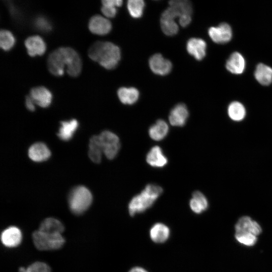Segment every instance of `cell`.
I'll use <instances>...</instances> for the list:
<instances>
[{
	"label": "cell",
	"instance_id": "obj_23",
	"mask_svg": "<svg viewBox=\"0 0 272 272\" xmlns=\"http://www.w3.org/2000/svg\"><path fill=\"white\" fill-rule=\"evenodd\" d=\"M39 231L49 234H61L64 227L62 223L54 218H48L43 220L40 225Z\"/></svg>",
	"mask_w": 272,
	"mask_h": 272
},
{
	"label": "cell",
	"instance_id": "obj_7",
	"mask_svg": "<svg viewBox=\"0 0 272 272\" xmlns=\"http://www.w3.org/2000/svg\"><path fill=\"white\" fill-rule=\"evenodd\" d=\"M208 34L212 41L218 44L229 42L233 35L231 26L226 23H222L217 27H210Z\"/></svg>",
	"mask_w": 272,
	"mask_h": 272
},
{
	"label": "cell",
	"instance_id": "obj_16",
	"mask_svg": "<svg viewBox=\"0 0 272 272\" xmlns=\"http://www.w3.org/2000/svg\"><path fill=\"white\" fill-rule=\"evenodd\" d=\"M28 54L34 56L42 55L46 49V45L43 39L38 35L28 37L24 42Z\"/></svg>",
	"mask_w": 272,
	"mask_h": 272
},
{
	"label": "cell",
	"instance_id": "obj_32",
	"mask_svg": "<svg viewBox=\"0 0 272 272\" xmlns=\"http://www.w3.org/2000/svg\"><path fill=\"white\" fill-rule=\"evenodd\" d=\"M235 237L239 243L247 246L254 245L257 241L256 236L246 232H235Z\"/></svg>",
	"mask_w": 272,
	"mask_h": 272
},
{
	"label": "cell",
	"instance_id": "obj_12",
	"mask_svg": "<svg viewBox=\"0 0 272 272\" xmlns=\"http://www.w3.org/2000/svg\"><path fill=\"white\" fill-rule=\"evenodd\" d=\"M21 230L15 226H11L3 231L1 234L3 244L8 247H14L19 245L22 240Z\"/></svg>",
	"mask_w": 272,
	"mask_h": 272
},
{
	"label": "cell",
	"instance_id": "obj_26",
	"mask_svg": "<svg viewBox=\"0 0 272 272\" xmlns=\"http://www.w3.org/2000/svg\"><path fill=\"white\" fill-rule=\"evenodd\" d=\"M88 155L91 160L95 163L101 162L103 153L98 135L92 136L89 141Z\"/></svg>",
	"mask_w": 272,
	"mask_h": 272
},
{
	"label": "cell",
	"instance_id": "obj_34",
	"mask_svg": "<svg viewBox=\"0 0 272 272\" xmlns=\"http://www.w3.org/2000/svg\"><path fill=\"white\" fill-rule=\"evenodd\" d=\"M161 29L168 36H173L178 31V26L174 20H160Z\"/></svg>",
	"mask_w": 272,
	"mask_h": 272
},
{
	"label": "cell",
	"instance_id": "obj_35",
	"mask_svg": "<svg viewBox=\"0 0 272 272\" xmlns=\"http://www.w3.org/2000/svg\"><path fill=\"white\" fill-rule=\"evenodd\" d=\"M34 25L36 28L43 31H48L51 29V25L49 21L43 16H38L34 20Z\"/></svg>",
	"mask_w": 272,
	"mask_h": 272
},
{
	"label": "cell",
	"instance_id": "obj_6",
	"mask_svg": "<svg viewBox=\"0 0 272 272\" xmlns=\"http://www.w3.org/2000/svg\"><path fill=\"white\" fill-rule=\"evenodd\" d=\"M98 136L103 153L107 159H113L116 157L120 148L118 137L109 130L102 131Z\"/></svg>",
	"mask_w": 272,
	"mask_h": 272
},
{
	"label": "cell",
	"instance_id": "obj_17",
	"mask_svg": "<svg viewBox=\"0 0 272 272\" xmlns=\"http://www.w3.org/2000/svg\"><path fill=\"white\" fill-rule=\"evenodd\" d=\"M51 152L47 146L43 143L37 142L33 144L29 149L28 156L33 161L40 162L47 160L50 156Z\"/></svg>",
	"mask_w": 272,
	"mask_h": 272
},
{
	"label": "cell",
	"instance_id": "obj_5",
	"mask_svg": "<svg viewBox=\"0 0 272 272\" xmlns=\"http://www.w3.org/2000/svg\"><path fill=\"white\" fill-rule=\"evenodd\" d=\"M32 239L35 247L40 250L59 249L65 241L61 234H49L39 230L33 233Z\"/></svg>",
	"mask_w": 272,
	"mask_h": 272
},
{
	"label": "cell",
	"instance_id": "obj_21",
	"mask_svg": "<svg viewBox=\"0 0 272 272\" xmlns=\"http://www.w3.org/2000/svg\"><path fill=\"white\" fill-rule=\"evenodd\" d=\"M254 77L261 85L268 86L272 83V68L264 63H258L255 68Z\"/></svg>",
	"mask_w": 272,
	"mask_h": 272
},
{
	"label": "cell",
	"instance_id": "obj_24",
	"mask_svg": "<svg viewBox=\"0 0 272 272\" xmlns=\"http://www.w3.org/2000/svg\"><path fill=\"white\" fill-rule=\"evenodd\" d=\"M60 124L61 126L57 133L58 137L62 141L70 140L78 127V121L72 119L69 121H61Z\"/></svg>",
	"mask_w": 272,
	"mask_h": 272
},
{
	"label": "cell",
	"instance_id": "obj_37",
	"mask_svg": "<svg viewBox=\"0 0 272 272\" xmlns=\"http://www.w3.org/2000/svg\"><path fill=\"white\" fill-rule=\"evenodd\" d=\"M34 102L30 96H26L25 97V105L27 108L33 111L35 110Z\"/></svg>",
	"mask_w": 272,
	"mask_h": 272
},
{
	"label": "cell",
	"instance_id": "obj_29",
	"mask_svg": "<svg viewBox=\"0 0 272 272\" xmlns=\"http://www.w3.org/2000/svg\"><path fill=\"white\" fill-rule=\"evenodd\" d=\"M145 2L142 0H129L127 8L130 15L133 18L142 17L145 8Z\"/></svg>",
	"mask_w": 272,
	"mask_h": 272
},
{
	"label": "cell",
	"instance_id": "obj_14",
	"mask_svg": "<svg viewBox=\"0 0 272 272\" xmlns=\"http://www.w3.org/2000/svg\"><path fill=\"white\" fill-rule=\"evenodd\" d=\"M235 229V232H246L256 236L262 232L259 224L248 216L241 217L236 224Z\"/></svg>",
	"mask_w": 272,
	"mask_h": 272
},
{
	"label": "cell",
	"instance_id": "obj_19",
	"mask_svg": "<svg viewBox=\"0 0 272 272\" xmlns=\"http://www.w3.org/2000/svg\"><path fill=\"white\" fill-rule=\"evenodd\" d=\"M169 130L167 122L164 120L159 119L149 127V134L152 140L160 141L167 135Z\"/></svg>",
	"mask_w": 272,
	"mask_h": 272
},
{
	"label": "cell",
	"instance_id": "obj_25",
	"mask_svg": "<svg viewBox=\"0 0 272 272\" xmlns=\"http://www.w3.org/2000/svg\"><path fill=\"white\" fill-rule=\"evenodd\" d=\"M117 95L120 102L124 104L132 105L139 98V92L134 88H120L117 91Z\"/></svg>",
	"mask_w": 272,
	"mask_h": 272
},
{
	"label": "cell",
	"instance_id": "obj_36",
	"mask_svg": "<svg viewBox=\"0 0 272 272\" xmlns=\"http://www.w3.org/2000/svg\"><path fill=\"white\" fill-rule=\"evenodd\" d=\"M191 21V15H183L179 18V24L183 27H186Z\"/></svg>",
	"mask_w": 272,
	"mask_h": 272
},
{
	"label": "cell",
	"instance_id": "obj_3",
	"mask_svg": "<svg viewBox=\"0 0 272 272\" xmlns=\"http://www.w3.org/2000/svg\"><path fill=\"white\" fill-rule=\"evenodd\" d=\"M163 192V188L155 184L147 185L141 192L133 196L128 204V212L133 216L142 213L153 206Z\"/></svg>",
	"mask_w": 272,
	"mask_h": 272
},
{
	"label": "cell",
	"instance_id": "obj_15",
	"mask_svg": "<svg viewBox=\"0 0 272 272\" xmlns=\"http://www.w3.org/2000/svg\"><path fill=\"white\" fill-rule=\"evenodd\" d=\"M146 161L151 166L161 168L168 163V159L162 149L158 146L152 147L146 156Z\"/></svg>",
	"mask_w": 272,
	"mask_h": 272
},
{
	"label": "cell",
	"instance_id": "obj_13",
	"mask_svg": "<svg viewBox=\"0 0 272 272\" xmlns=\"http://www.w3.org/2000/svg\"><path fill=\"white\" fill-rule=\"evenodd\" d=\"M206 42L202 39L191 38L186 44V49L189 54L196 60H202L206 55Z\"/></svg>",
	"mask_w": 272,
	"mask_h": 272
},
{
	"label": "cell",
	"instance_id": "obj_30",
	"mask_svg": "<svg viewBox=\"0 0 272 272\" xmlns=\"http://www.w3.org/2000/svg\"><path fill=\"white\" fill-rule=\"evenodd\" d=\"M169 4L170 6L173 7L176 9V10L179 13L180 16L183 15H191L192 13V6L191 3L189 1H170L169 2Z\"/></svg>",
	"mask_w": 272,
	"mask_h": 272
},
{
	"label": "cell",
	"instance_id": "obj_8",
	"mask_svg": "<svg viewBox=\"0 0 272 272\" xmlns=\"http://www.w3.org/2000/svg\"><path fill=\"white\" fill-rule=\"evenodd\" d=\"M149 66L152 71L158 75L165 76L171 71L172 65L171 61L164 58L160 53L152 55L149 61Z\"/></svg>",
	"mask_w": 272,
	"mask_h": 272
},
{
	"label": "cell",
	"instance_id": "obj_33",
	"mask_svg": "<svg viewBox=\"0 0 272 272\" xmlns=\"http://www.w3.org/2000/svg\"><path fill=\"white\" fill-rule=\"evenodd\" d=\"M19 272H51V269L46 263L37 261L33 263L27 268L20 267Z\"/></svg>",
	"mask_w": 272,
	"mask_h": 272
},
{
	"label": "cell",
	"instance_id": "obj_11",
	"mask_svg": "<svg viewBox=\"0 0 272 272\" xmlns=\"http://www.w3.org/2000/svg\"><path fill=\"white\" fill-rule=\"evenodd\" d=\"M30 96L35 104L42 107H47L51 103L52 94L44 86L33 87L30 91Z\"/></svg>",
	"mask_w": 272,
	"mask_h": 272
},
{
	"label": "cell",
	"instance_id": "obj_27",
	"mask_svg": "<svg viewBox=\"0 0 272 272\" xmlns=\"http://www.w3.org/2000/svg\"><path fill=\"white\" fill-rule=\"evenodd\" d=\"M228 114L231 119L239 121L245 117L246 110L242 103L238 101H233L228 106Z\"/></svg>",
	"mask_w": 272,
	"mask_h": 272
},
{
	"label": "cell",
	"instance_id": "obj_2",
	"mask_svg": "<svg viewBox=\"0 0 272 272\" xmlns=\"http://www.w3.org/2000/svg\"><path fill=\"white\" fill-rule=\"evenodd\" d=\"M88 55L104 68L110 70L118 64L121 52L119 48L112 42L97 41L89 47Z\"/></svg>",
	"mask_w": 272,
	"mask_h": 272
},
{
	"label": "cell",
	"instance_id": "obj_1",
	"mask_svg": "<svg viewBox=\"0 0 272 272\" xmlns=\"http://www.w3.org/2000/svg\"><path fill=\"white\" fill-rule=\"evenodd\" d=\"M49 71L53 75L63 74L65 65L66 71L72 77H77L80 73L82 61L79 54L73 48L60 47L50 52L47 58Z\"/></svg>",
	"mask_w": 272,
	"mask_h": 272
},
{
	"label": "cell",
	"instance_id": "obj_9",
	"mask_svg": "<svg viewBox=\"0 0 272 272\" xmlns=\"http://www.w3.org/2000/svg\"><path fill=\"white\" fill-rule=\"evenodd\" d=\"M90 31L94 34L105 35L108 33L112 28L110 21L100 15L92 16L88 23Z\"/></svg>",
	"mask_w": 272,
	"mask_h": 272
},
{
	"label": "cell",
	"instance_id": "obj_22",
	"mask_svg": "<svg viewBox=\"0 0 272 272\" xmlns=\"http://www.w3.org/2000/svg\"><path fill=\"white\" fill-rule=\"evenodd\" d=\"M191 210L195 214H201L209 207L208 201L204 194L199 191H195L189 201Z\"/></svg>",
	"mask_w": 272,
	"mask_h": 272
},
{
	"label": "cell",
	"instance_id": "obj_31",
	"mask_svg": "<svg viewBox=\"0 0 272 272\" xmlns=\"http://www.w3.org/2000/svg\"><path fill=\"white\" fill-rule=\"evenodd\" d=\"M15 38L11 32L6 29L0 31V46L5 50L10 49L14 45Z\"/></svg>",
	"mask_w": 272,
	"mask_h": 272
},
{
	"label": "cell",
	"instance_id": "obj_10",
	"mask_svg": "<svg viewBox=\"0 0 272 272\" xmlns=\"http://www.w3.org/2000/svg\"><path fill=\"white\" fill-rule=\"evenodd\" d=\"M189 117V111L186 106L183 103L176 105L170 111L169 120L170 124L174 126H184Z\"/></svg>",
	"mask_w": 272,
	"mask_h": 272
},
{
	"label": "cell",
	"instance_id": "obj_38",
	"mask_svg": "<svg viewBox=\"0 0 272 272\" xmlns=\"http://www.w3.org/2000/svg\"><path fill=\"white\" fill-rule=\"evenodd\" d=\"M129 272H148L145 269L140 266H135L132 267Z\"/></svg>",
	"mask_w": 272,
	"mask_h": 272
},
{
	"label": "cell",
	"instance_id": "obj_28",
	"mask_svg": "<svg viewBox=\"0 0 272 272\" xmlns=\"http://www.w3.org/2000/svg\"><path fill=\"white\" fill-rule=\"evenodd\" d=\"M101 10L107 17L113 18L117 13L116 7H120L122 4L121 0H103Z\"/></svg>",
	"mask_w": 272,
	"mask_h": 272
},
{
	"label": "cell",
	"instance_id": "obj_20",
	"mask_svg": "<svg viewBox=\"0 0 272 272\" xmlns=\"http://www.w3.org/2000/svg\"><path fill=\"white\" fill-rule=\"evenodd\" d=\"M169 228L161 223L154 224L150 231V238L155 243H163L169 238Z\"/></svg>",
	"mask_w": 272,
	"mask_h": 272
},
{
	"label": "cell",
	"instance_id": "obj_4",
	"mask_svg": "<svg viewBox=\"0 0 272 272\" xmlns=\"http://www.w3.org/2000/svg\"><path fill=\"white\" fill-rule=\"evenodd\" d=\"M92 200L91 192L83 185L73 188L68 196L69 208L72 212L76 215H81L87 210Z\"/></svg>",
	"mask_w": 272,
	"mask_h": 272
},
{
	"label": "cell",
	"instance_id": "obj_18",
	"mask_svg": "<svg viewBox=\"0 0 272 272\" xmlns=\"http://www.w3.org/2000/svg\"><path fill=\"white\" fill-rule=\"evenodd\" d=\"M246 65L243 55L238 52L232 53L226 63L227 70L232 74L240 75L243 73Z\"/></svg>",
	"mask_w": 272,
	"mask_h": 272
}]
</instances>
